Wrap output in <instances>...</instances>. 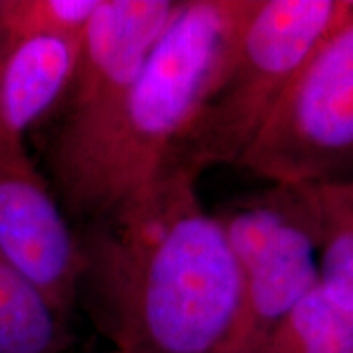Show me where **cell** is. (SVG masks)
I'll use <instances>...</instances> for the list:
<instances>
[{
	"mask_svg": "<svg viewBox=\"0 0 353 353\" xmlns=\"http://www.w3.org/2000/svg\"><path fill=\"white\" fill-rule=\"evenodd\" d=\"M198 175L170 167L99 221L77 228V304L113 353H241L244 291Z\"/></svg>",
	"mask_w": 353,
	"mask_h": 353,
	"instance_id": "cell-1",
	"label": "cell"
},
{
	"mask_svg": "<svg viewBox=\"0 0 353 353\" xmlns=\"http://www.w3.org/2000/svg\"><path fill=\"white\" fill-rule=\"evenodd\" d=\"M259 0H183L120 108L54 185L79 228L138 195L175 148L226 70Z\"/></svg>",
	"mask_w": 353,
	"mask_h": 353,
	"instance_id": "cell-2",
	"label": "cell"
},
{
	"mask_svg": "<svg viewBox=\"0 0 353 353\" xmlns=\"http://www.w3.org/2000/svg\"><path fill=\"white\" fill-rule=\"evenodd\" d=\"M353 13V0H259L226 70L172 154L200 176L239 164L317 46Z\"/></svg>",
	"mask_w": 353,
	"mask_h": 353,
	"instance_id": "cell-3",
	"label": "cell"
},
{
	"mask_svg": "<svg viewBox=\"0 0 353 353\" xmlns=\"http://www.w3.org/2000/svg\"><path fill=\"white\" fill-rule=\"evenodd\" d=\"M353 161V13L290 83L237 165L270 183L339 179Z\"/></svg>",
	"mask_w": 353,
	"mask_h": 353,
	"instance_id": "cell-4",
	"label": "cell"
},
{
	"mask_svg": "<svg viewBox=\"0 0 353 353\" xmlns=\"http://www.w3.org/2000/svg\"><path fill=\"white\" fill-rule=\"evenodd\" d=\"M216 216L241 273L245 309L241 353H250L319 285L316 210L307 185L270 183Z\"/></svg>",
	"mask_w": 353,
	"mask_h": 353,
	"instance_id": "cell-5",
	"label": "cell"
},
{
	"mask_svg": "<svg viewBox=\"0 0 353 353\" xmlns=\"http://www.w3.org/2000/svg\"><path fill=\"white\" fill-rule=\"evenodd\" d=\"M182 2L101 0L81 39L68 87L44 120H52L46 141L52 179L105 130Z\"/></svg>",
	"mask_w": 353,
	"mask_h": 353,
	"instance_id": "cell-6",
	"label": "cell"
},
{
	"mask_svg": "<svg viewBox=\"0 0 353 353\" xmlns=\"http://www.w3.org/2000/svg\"><path fill=\"white\" fill-rule=\"evenodd\" d=\"M0 255L69 319L77 306L81 244L26 145L0 157Z\"/></svg>",
	"mask_w": 353,
	"mask_h": 353,
	"instance_id": "cell-7",
	"label": "cell"
},
{
	"mask_svg": "<svg viewBox=\"0 0 353 353\" xmlns=\"http://www.w3.org/2000/svg\"><path fill=\"white\" fill-rule=\"evenodd\" d=\"M81 41L37 37L0 52V157L25 148L68 87Z\"/></svg>",
	"mask_w": 353,
	"mask_h": 353,
	"instance_id": "cell-8",
	"label": "cell"
},
{
	"mask_svg": "<svg viewBox=\"0 0 353 353\" xmlns=\"http://www.w3.org/2000/svg\"><path fill=\"white\" fill-rule=\"evenodd\" d=\"M68 321L0 255V353H65Z\"/></svg>",
	"mask_w": 353,
	"mask_h": 353,
	"instance_id": "cell-9",
	"label": "cell"
},
{
	"mask_svg": "<svg viewBox=\"0 0 353 353\" xmlns=\"http://www.w3.org/2000/svg\"><path fill=\"white\" fill-rule=\"evenodd\" d=\"M307 187L319 228V285L353 309V179Z\"/></svg>",
	"mask_w": 353,
	"mask_h": 353,
	"instance_id": "cell-10",
	"label": "cell"
},
{
	"mask_svg": "<svg viewBox=\"0 0 353 353\" xmlns=\"http://www.w3.org/2000/svg\"><path fill=\"white\" fill-rule=\"evenodd\" d=\"M250 353H353V309L317 285Z\"/></svg>",
	"mask_w": 353,
	"mask_h": 353,
	"instance_id": "cell-11",
	"label": "cell"
},
{
	"mask_svg": "<svg viewBox=\"0 0 353 353\" xmlns=\"http://www.w3.org/2000/svg\"><path fill=\"white\" fill-rule=\"evenodd\" d=\"M101 0H0V52L37 37L81 41Z\"/></svg>",
	"mask_w": 353,
	"mask_h": 353,
	"instance_id": "cell-12",
	"label": "cell"
},
{
	"mask_svg": "<svg viewBox=\"0 0 353 353\" xmlns=\"http://www.w3.org/2000/svg\"><path fill=\"white\" fill-rule=\"evenodd\" d=\"M105 353H113V352H112V350H108V352H105Z\"/></svg>",
	"mask_w": 353,
	"mask_h": 353,
	"instance_id": "cell-13",
	"label": "cell"
}]
</instances>
